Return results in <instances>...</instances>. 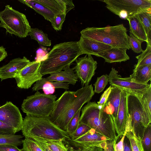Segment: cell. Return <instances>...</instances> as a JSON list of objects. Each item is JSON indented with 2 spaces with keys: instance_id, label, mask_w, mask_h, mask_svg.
I'll return each mask as SVG.
<instances>
[{
  "instance_id": "f1b7e54d",
  "label": "cell",
  "mask_w": 151,
  "mask_h": 151,
  "mask_svg": "<svg viewBox=\"0 0 151 151\" xmlns=\"http://www.w3.org/2000/svg\"><path fill=\"white\" fill-rule=\"evenodd\" d=\"M22 136L15 134L0 135V145H9L17 147L22 144Z\"/></svg>"
},
{
  "instance_id": "7a4b0ae2",
  "label": "cell",
  "mask_w": 151,
  "mask_h": 151,
  "mask_svg": "<svg viewBox=\"0 0 151 151\" xmlns=\"http://www.w3.org/2000/svg\"><path fill=\"white\" fill-rule=\"evenodd\" d=\"M83 54L78 41L65 42L54 46L41 62L39 71L43 76L59 72Z\"/></svg>"
},
{
  "instance_id": "d6986e66",
  "label": "cell",
  "mask_w": 151,
  "mask_h": 151,
  "mask_svg": "<svg viewBox=\"0 0 151 151\" xmlns=\"http://www.w3.org/2000/svg\"><path fill=\"white\" fill-rule=\"evenodd\" d=\"M70 66L65 68L63 71L50 74L46 79L51 81L67 82L74 85L78 81V78L75 73L74 67L71 68Z\"/></svg>"
},
{
  "instance_id": "8d00e7d4",
  "label": "cell",
  "mask_w": 151,
  "mask_h": 151,
  "mask_svg": "<svg viewBox=\"0 0 151 151\" xmlns=\"http://www.w3.org/2000/svg\"><path fill=\"white\" fill-rule=\"evenodd\" d=\"M129 41L131 49H132L134 52L138 53L143 51L141 47L142 43L143 42L135 37L130 33Z\"/></svg>"
},
{
  "instance_id": "52a82bcc",
  "label": "cell",
  "mask_w": 151,
  "mask_h": 151,
  "mask_svg": "<svg viewBox=\"0 0 151 151\" xmlns=\"http://www.w3.org/2000/svg\"><path fill=\"white\" fill-rule=\"evenodd\" d=\"M56 98L55 95H46L37 91L24 100L21 109L26 115L38 117H49L54 109Z\"/></svg>"
},
{
  "instance_id": "7c38bea8",
  "label": "cell",
  "mask_w": 151,
  "mask_h": 151,
  "mask_svg": "<svg viewBox=\"0 0 151 151\" xmlns=\"http://www.w3.org/2000/svg\"><path fill=\"white\" fill-rule=\"evenodd\" d=\"M76 65L74 71L78 79L83 85H88L92 77L94 75L97 63L91 55H86L84 57L79 58L75 60Z\"/></svg>"
},
{
  "instance_id": "5b68a950",
  "label": "cell",
  "mask_w": 151,
  "mask_h": 151,
  "mask_svg": "<svg viewBox=\"0 0 151 151\" xmlns=\"http://www.w3.org/2000/svg\"><path fill=\"white\" fill-rule=\"evenodd\" d=\"M80 33L83 37L112 48L131 49L127 30L122 24L102 28L88 27L81 31Z\"/></svg>"
},
{
  "instance_id": "e0dca14e",
  "label": "cell",
  "mask_w": 151,
  "mask_h": 151,
  "mask_svg": "<svg viewBox=\"0 0 151 151\" xmlns=\"http://www.w3.org/2000/svg\"><path fill=\"white\" fill-rule=\"evenodd\" d=\"M78 42L82 54L87 55L96 56L99 54L112 48L109 45L90 39L82 35Z\"/></svg>"
},
{
  "instance_id": "9a60e30c",
  "label": "cell",
  "mask_w": 151,
  "mask_h": 151,
  "mask_svg": "<svg viewBox=\"0 0 151 151\" xmlns=\"http://www.w3.org/2000/svg\"><path fill=\"white\" fill-rule=\"evenodd\" d=\"M127 98V92L122 90L116 117L114 122L116 133L117 134L116 138L117 140L122 136L125 130L126 124L128 115Z\"/></svg>"
},
{
  "instance_id": "30bf717a",
  "label": "cell",
  "mask_w": 151,
  "mask_h": 151,
  "mask_svg": "<svg viewBox=\"0 0 151 151\" xmlns=\"http://www.w3.org/2000/svg\"><path fill=\"white\" fill-rule=\"evenodd\" d=\"M108 76L109 82L111 86L137 96H141L151 86V84H142L132 81L129 77L122 78L113 67Z\"/></svg>"
},
{
  "instance_id": "c3c4849f",
  "label": "cell",
  "mask_w": 151,
  "mask_h": 151,
  "mask_svg": "<svg viewBox=\"0 0 151 151\" xmlns=\"http://www.w3.org/2000/svg\"><path fill=\"white\" fill-rule=\"evenodd\" d=\"M66 7V13H67L70 10L75 7L74 5L72 0H65Z\"/></svg>"
},
{
  "instance_id": "277c9868",
  "label": "cell",
  "mask_w": 151,
  "mask_h": 151,
  "mask_svg": "<svg viewBox=\"0 0 151 151\" xmlns=\"http://www.w3.org/2000/svg\"><path fill=\"white\" fill-rule=\"evenodd\" d=\"M21 130L25 138L63 142L70 139L67 132L50 120V116L38 117L26 115L23 119Z\"/></svg>"
},
{
  "instance_id": "484cf974",
  "label": "cell",
  "mask_w": 151,
  "mask_h": 151,
  "mask_svg": "<svg viewBox=\"0 0 151 151\" xmlns=\"http://www.w3.org/2000/svg\"><path fill=\"white\" fill-rule=\"evenodd\" d=\"M127 20L129 22L130 33L139 40L147 43V40L144 29L136 16L129 18Z\"/></svg>"
},
{
  "instance_id": "d4e9b609",
  "label": "cell",
  "mask_w": 151,
  "mask_h": 151,
  "mask_svg": "<svg viewBox=\"0 0 151 151\" xmlns=\"http://www.w3.org/2000/svg\"><path fill=\"white\" fill-rule=\"evenodd\" d=\"M49 9L55 15L67 14L65 0H36Z\"/></svg>"
},
{
  "instance_id": "ffe728a7",
  "label": "cell",
  "mask_w": 151,
  "mask_h": 151,
  "mask_svg": "<svg viewBox=\"0 0 151 151\" xmlns=\"http://www.w3.org/2000/svg\"><path fill=\"white\" fill-rule=\"evenodd\" d=\"M127 50L125 48H112L96 56L103 58L105 62L109 63L126 61L130 59L126 53Z\"/></svg>"
},
{
  "instance_id": "6da1fadb",
  "label": "cell",
  "mask_w": 151,
  "mask_h": 151,
  "mask_svg": "<svg viewBox=\"0 0 151 151\" xmlns=\"http://www.w3.org/2000/svg\"><path fill=\"white\" fill-rule=\"evenodd\" d=\"M94 93L92 84L76 91H66L56 100L50 116V120L66 131L71 119L84 104L90 101Z\"/></svg>"
},
{
  "instance_id": "cb8c5ba5",
  "label": "cell",
  "mask_w": 151,
  "mask_h": 151,
  "mask_svg": "<svg viewBox=\"0 0 151 151\" xmlns=\"http://www.w3.org/2000/svg\"><path fill=\"white\" fill-rule=\"evenodd\" d=\"M125 129L127 131L126 136L129 140L132 151H144L141 142V139L137 136L132 126L129 115L127 121Z\"/></svg>"
},
{
  "instance_id": "ee69618b",
  "label": "cell",
  "mask_w": 151,
  "mask_h": 151,
  "mask_svg": "<svg viewBox=\"0 0 151 151\" xmlns=\"http://www.w3.org/2000/svg\"><path fill=\"white\" fill-rule=\"evenodd\" d=\"M32 139L34 140L37 143L43 151H52L41 139L36 138Z\"/></svg>"
},
{
  "instance_id": "bcb514c9",
  "label": "cell",
  "mask_w": 151,
  "mask_h": 151,
  "mask_svg": "<svg viewBox=\"0 0 151 151\" xmlns=\"http://www.w3.org/2000/svg\"><path fill=\"white\" fill-rule=\"evenodd\" d=\"M123 146V151H132L129 140L126 136L124 139Z\"/></svg>"
},
{
  "instance_id": "7402d4cb",
  "label": "cell",
  "mask_w": 151,
  "mask_h": 151,
  "mask_svg": "<svg viewBox=\"0 0 151 151\" xmlns=\"http://www.w3.org/2000/svg\"><path fill=\"white\" fill-rule=\"evenodd\" d=\"M129 77L134 82L142 84L148 83L151 79V64L142 66L135 65L133 73Z\"/></svg>"
},
{
  "instance_id": "ac0fdd59",
  "label": "cell",
  "mask_w": 151,
  "mask_h": 151,
  "mask_svg": "<svg viewBox=\"0 0 151 151\" xmlns=\"http://www.w3.org/2000/svg\"><path fill=\"white\" fill-rule=\"evenodd\" d=\"M69 84L67 82L51 81L42 78L34 84L32 89L33 91H36L42 89L44 94H52L55 92V88L68 89Z\"/></svg>"
},
{
  "instance_id": "603a6c76",
  "label": "cell",
  "mask_w": 151,
  "mask_h": 151,
  "mask_svg": "<svg viewBox=\"0 0 151 151\" xmlns=\"http://www.w3.org/2000/svg\"><path fill=\"white\" fill-rule=\"evenodd\" d=\"M19 1L33 9L37 12L42 16L45 19L50 21L51 23L53 22L56 16L47 7L37 1L36 0Z\"/></svg>"
},
{
  "instance_id": "4dcf8cb0",
  "label": "cell",
  "mask_w": 151,
  "mask_h": 151,
  "mask_svg": "<svg viewBox=\"0 0 151 151\" xmlns=\"http://www.w3.org/2000/svg\"><path fill=\"white\" fill-rule=\"evenodd\" d=\"M137 96L139 99L148 115L151 117V86L141 96Z\"/></svg>"
},
{
  "instance_id": "836d02e7",
  "label": "cell",
  "mask_w": 151,
  "mask_h": 151,
  "mask_svg": "<svg viewBox=\"0 0 151 151\" xmlns=\"http://www.w3.org/2000/svg\"><path fill=\"white\" fill-rule=\"evenodd\" d=\"M24 151H43L37 143L34 140L28 138H25L22 140Z\"/></svg>"
},
{
  "instance_id": "5bb4252c",
  "label": "cell",
  "mask_w": 151,
  "mask_h": 151,
  "mask_svg": "<svg viewBox=\"0 0 151 151\" xmlns=\"http://www.w3.org/2000/svg\"><path fill=\"white\" fill-rule=\"evenodd\" d=\"M0 121L17 132L22 129L23 119L19 108L10 101L0 106Z\"/></svg>"
},
{
  "instance_id": "d590c367",
  "label": "cell",
  "mask_w": 151,
  "mask_h": 151,
  "mask_svg": "<svg viewBox=\"0 0 151 151\" xmlns=\"http://www.w3.org/2000/svg\"><path fill=\"white\" fill-rule=\"evenodd\" d=\"M81 109L78 110L69 122L66 131L69 135L73 133L78 128L79 124Z\"/></svg>"
},
{
  "instance_id": "b9f144b4",
  "label": "cell",
  "mask_w": 151,
  "mask_h": 151,
  "mask_svg": "<svg viewBox=\"0 0 151 151\" xmlns=\"http://www.w3.org/2000/svg\"><path fill=\"white\" fill-rule=\"evenodd\" d=\"M127 129H125L124 133L122 135V136L118 142L116 143V142L114 140V151H123V143L124 137L126 136L127 132Z\"/></svg>"
},
{
  "instance_id": "ba28073f",
  "label": "cell",
  "mask_w": 151,
  "mask_h": 151,
  "mask_svg": "<svg viewBox=\"0 0 151 151\" xmlns=\"http://www.w3.org/2000/svg\"><path fill=\"white\" fill-rule=\"evenodd\" d=\"M106 8L120 18H129L145 11H151V0H103Z\"/></svg>"
},
{
  "instance_id": "d6a6232c",
  "label": "cell",
  "mask_w": 151,
  "mask_h": 151,
  "mask_svg": "<svg viewBox=\"0 0 151 151\" xmlns=\"http://www.w3.org/2000/svg\"><path fill=\"white\" fill-rule=\"evenodd\" d=\"M41 139L52 151H68L62 140Z\"/></svg>"
},
{
  "instance_id": "f35d334b",
  "label": "cell",
  "mask_w": 151,
  "mask_h": 151,
  "mask_svg": "<svg viewBox=\"0 0 151 151\" xmlns=\"http://www.w3.org/2000/svg\"><path fill=\"white\" fill-rule=\"evenodd\" d=\"M66 15L65 14H62L56 16L51 23L53 28L57 31L61 30Z\"/></svg>"
},
{
  "instance_id": "1f68e13d",
  "label": "cell",
  "mask_w": 151,
  "mask_h": 151,
  "mask_svg": "<svg viewBox=\"0 0 151 151\" xmlns=\"http://www.w3.org/2000/svg\"><path fill=\"white\" fill-rule=\"evenodd\" d=\"M141 142L144 151H151V124L145 129Z\"/></svg>"
},
{
  "instance_id": "4316f807",
  "label": "cell",
  "mask_w": 151,
  "mask_h": 151,
  "mask_svg": "<svg viewBox=\"0 0 151 151\" xmlns=\"http://www.w3.org/2000/svg\"><path fill=\"white\" fill-rule=\"evenodd\" d=\"M135 16L144 29L147 40V43L151 45V11L143 12Z\"/></svg>"
},
{
  "instance_id": "9c48e42d",
  "label": "cell",
  "mask_w": 151,
  "mask_h": 151,
  "mask_svg": "<svg viewBox=\"0 0 151 151\" xmlns=\"http://www.w3.org/2000/svg\"><path fill=\"white\" fill-rule=\"evenodd\" d=\"M127 93L128 111L131 125L136 135L142 139L145 129L151 124V117L138 97L130 93Z\"/></svg>"
},
{
  "instance_id": "44dd1931",
  "label": "cell",
  "mask_w": 151,
  "mask_h": 151,
  "mask_svg": "<svg viewBox=\"0 0 151 151\" xmlns=\"http://www.w3.org/2000/svg\"><path fill=\"white\" fill-rule=\"evenodd\" d=\"M122 90L111 86V90L105 106L107 111L112 116L113 121L115 120L120 104Z\"/></svg>"
},
{
  "instance_id": "ab89813d",
  "label": "cell",
  "mask_w": 151,
  "mask_h": 151,
  "mask_svg": "<svg viewBox=\"0 0 151 151\" xmlns=\"http://www.w3.org/2000/svg\"><path fill=\"white\" fill-rule=\"evenodd\" d=\"M16 132L13 128L0 121V135L15 134Z\"/></svg>"
},
{
  "instance_id": "e575fe53",
  "label": "cell",
  "mask_w": 151,
  "mask_h": 151,
  "mask_svg": "<svg viewBox=\"0 0 151 151\" xmlns=\"http://www.w3.org/2000/svg\"><path fill=\"white\" fill-rule=\"evenodd\" d=\"M109 82L108 75H103L97 78L96 82L93 84L95 87L94 92L99 93L102 92Z\"/></svg>"
},
{
  "instance_id": "2e32d148",
  "label": "cell",
  "mask_w": 151,
  "mask_h": 151,
  "mask_svg": "<svg viewBox=\"0 0 151 151\" xmlns=\"http://www.w3.org/2000/svg\"><path fill=\"white\" fill-rule=\"evenodd\" d=\"M30 61L26 57L14 59L7 64L0 68V79L1 81L14 78L20 71Z\"/></svg>"
},
{
  "instance_id": "74e56055",
  "label": "cell",
  "mask_w": 151,
  "mask_h": 151,
  "mask_svg": "<svg viewBox=\"0 0 151 151\" xmlns=\"http://www.w3.org/2000/svg\"><path fill=\"white\" fill-rule=\"evenodd\" d=\"M91 129L86 124L82 123H79V125L75 131L69 135L70 139H74L81 137Z\"/></svg>"
},
{
  "instance_id": "83f0119b",
  "label": "cell",
  "mask_w": 151,
  "mask_h": 151,
  "mask_svg": "<svg viewBox=\"0 0 151 151\" xmlns=\"http://www.w3.org/2000/svg\"><path fill=\"white\" fill-rule=\"evenodd\" d=\"M29 35L31 39L35 40L40 45L44 46L51 45V40L48 37L47 35L37 28H31Z\"/></svg>"
},
{
  "instance_id": "f6af8a7d",
  "label": "cell",
  "mask_w": 151,
  "mask_h": 151,
  "mask_svg": "<svg viewBox=\"0 0 151 151\" xmlns=\"http://www.w3.org/2000/svg\"><path fill=\"white\" fill-rule=\"evenodd\" d=\"M114 142L113 141L108 140L106 141V145L105 148L103 149V151H114Z\"/></svg>"
},
{
  "instance_id": "f907efd6",
  "label": "cell",
  "mask_w": 151,
  "mask_h": 151,
  "mask_svg": "<svg viewBox=\"0 0 151 151\" xmlns=\"http://www.w3.org/2000/svg\"><path fill=\"white\" fill-rule=\"evenodd\" d=\"M93 151H103V149L101 148L94 147Z\"/></svg>"
},
{
  "instance_id": "7bdbcfd3",
  "label": "cell",
  "mask_w": 151,
  "mask_h": 151,
  "mask_svg": "<svg viewBox=\"0 0 151 151\" xmlns=\"http://www.w3.org/2000/svg\"><path fill=\"white\" fill-rule=\"evenodd\" d=\"M0 150L1 151H24L19 149L17 147L12 145H0Z\"/></svg>"
},
{
  "instance_id": "4fadbf2b",
  "label": "cell",
  "mask_w": 151,
  "mask_h": 151,
  "mask_svg": "<svg viewBox=\"0 0 151 151\" xmlns=\"http://www.w3.org/2000/svg\"><path fill=\"white\" fill-rule=\"evenodd\" d=\"M108 140L109 139L91 128L81 137L74 139H67L65 142L79 149L94 147L104 149L106 146V141Z\"/></svg>"
},
{
  "instance_id": "8992f818",
  "label": "cell",
  "mask_w": 151,
  "mask_h": 151,
  "mask_svg": "<svg viewBox=\"0 0 151 151\" xmlns=\"http://www.w3.org/2000/svg\"><path fill=\"white\" fill-rule=\"evenodd\" d=\"M0 27L5 28L6 33L20 38L28 36L31 29L26 15L9 5L0 12Z\"/></svg>"
},
{
  "instance_id": "3957f363",
  "label": "cell",
  "mask_w": 151,
  "mask_h": 151,
  "mask_svg": "<svg viewBox=\"0 0 151 151\" xmlns=\"http://www.w3.org/2000/svg\"><path fill=\"white\" fill-rule=\"evenodd\" d=\"M105 104L100 106L95 101L88 102L81 109L79 123L86 124L109 140L114 141L116 133L113 118L106 111Z\"/></svg>"
},
{
  "instance_id": "60d3db41",
  "label": "cell",
  "mask_w": 151,
  "mask_h": 151,
  "mask_svg": "<svg viewBox=\"0 0 151 151\" xmlns=\"http://www.w3.org/2000/svg\"><path fill=\"white\" fill-rule=\"evenodd\" d=\"M111 90V86L107 88L101 95L100 100L97 102V104L100 106L105 104L108 100Z\"/></svg>"
},
{
  "instance_id": "7dc6e473",
  "label": "cell",
  "mask_w": 151,
  "mask_h": 151,
  "mask_svg": "<svg viewBox=\"0 0 151 151\" xmlns=\"http://www.w3.org/2000/svg\"><path fill=\"white\" fill-rule=\"evenodd\" d=\"M7 56L5 48L2 46L0 47V62L6 58Z\"/></svg>"
},
{
  "instance_id": "f546056e",
  "label": "cell",
  "mask_w": 151,
  "mask_h": 151,
  "mask_svg": "<svg viewBox=\"0 0 151 151\" xmlns=\"http://www.w3.org/2000/svg\"><path fill=\"white\" fill-rule=\"evenodd\" d=\"M138 62L135 64L138 66L146 65L151 64V45L147 43L145 50L139 55L136 57Z\"/></svg>"
},
{
  "instance_id": "681fc988",
  "label": "cell",
  "mask_w": 151,
  "mask_h": 151,
  "mask_svg": "<svg viewBox=\"0 0 151 151\" xmlns=\"http://www.w3.org/2000/svg\"><path fill=\"white\" fill-rule=\"evenodd\" d=\"M79 151H93V147H87L79 149Z\"/></svg>"
},
{
  "instance_id": "8fae6325",
  "label": "cell",
  "mask_w": 151,
  "mask_h": 151,
  "mask_svg": "<svg viewBox=\"0 0 151 151\" xmlns=\"http://www.w3.org/2000/svg\"><path fill=\"white\" fill-rule=\"evenodd\" d=\"M41 62H30L14 78L17 86L27 89L35 82L42 79V76L39 71Z\"/></svg>"
}]
</instances>
